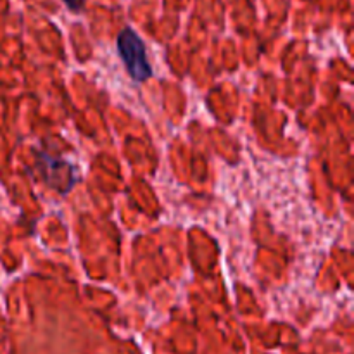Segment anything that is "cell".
I'll return each instance as SVG.
<instances>
[{"instance_id":"obj_1","label":"cell","mask_w":354,"mask_h":354,"mask_svg":"<svg viewBox=\"0 0 354 354\" xmlns=\"http://www.w3.org/2000/svg\"><path fill=\"white\" fill-rule=\"evenodd\" d=\"M116 47L131 80L142 83L152 78V68L147 57V48H145L144 40L138 37L137 31L131 30V28L121 30L120 35H118Z\"/></svg>"},{"instance_id":"obj_2","label":"cell","mask_w":354,"mask_h":354,"mask_svg":"<svg viewBox=\"0 0 354 354\" xmlns=\"http://www.w3.org/2000/svg\"><path fill=\"white\" fill-rule=\"evenodd\" d=\"M62 2H64L69 9L75 10V12H80V10L83 9V0H62Z\"/></svg>"}]
</instances>
